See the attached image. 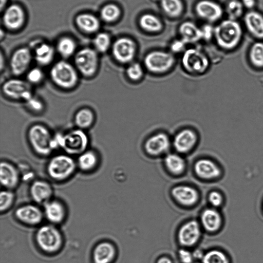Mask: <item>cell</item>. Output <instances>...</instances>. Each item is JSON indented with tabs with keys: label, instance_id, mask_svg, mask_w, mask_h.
I'll list each match as a JSON object with an SVG mask.
<instances>
[{
	"label": "cell",
	"instance_id": "cell-41",
	"mask_svg": "<svg viewBox=\"0 0 263 263\" xmlns=\"http://www.w3.org/2000/svg\"><path fill=\"white\" fill-rule=\"evenodd\" d=\"M44 73L39 67L29 69L26 73V80L31 85L41 84L44 79Z\"/></svg>",
	"mask_w": 263,
	"mask_h": 263
},
{
	"label": "cell",
	"instance_id": "cell-38",
	"mask_svg": "<svg viewBox=\"0 0 263 263\" xmlns=\"http://www.w3.org/2000/svg\"><path fill=\"white\" fill-rule=\"evenodd\" d=\"M244 7L240 0H230L226 6V12L228 18L236 20L241 17Z\"/></svg>",
	"mask_w": 263,
	"mask_h": 263
},
{
	"label": "cell",
	"instance_id": "cell-39",
	"mask_svg": "<svg viewBox=\"0 0 263 263\" xmlns=\"http://www.w3.org/2000/svg\"><path fill=\"white\" fill-rule=\"evenodd\" d=\"M121 11L119 7L114 4H108L104 6L100 11L101 18L106 22H112L120 16Z\"/></svg>",
	"mask_w": 263,
	"mask_h": 263
},
{
	"label": "cell",
	"instance_id": "cell-7",
	"mask_svg": "<svg viewBox=\"0 0 263 263\" xmlns=\"http://www.w3.org/2000/svg\"><path fill=\"white\" fill-rule=\"evenodd\" d=\"M77 165L71 156L67 154L53 156L47 165V172L52 179L62 181L65 180L74 172Z\"/></svg>",
	"mask_w": 263,
	"mask_h": 263
},
{
	"label": "cell",
	"instance_id": "cell-1",
	"mask_svg": "<svg viewBox=\"0 0 263 263\" xmlns=\"http://www.w3.org/2000/svg\"><path fill=\"white\" fill-rule=\"evenodd\" d=\"M27 138L32 150L40 156H48L59 148L54 135L43 124L31 125L28 129Z\"/></svg>",
	"mask_w": 263,
	"mask_h": 263
},
{
	"label": "cell",
	"instance_id": "cell-40",
	"mask_svg": "<svg viewBox=\"0 0 263 263\" xmlns=\"http://www.w3.org/2000/svg\"><path fill=\"white\" fill-rule=\"evenodd\" d=\"M95 50L100 53L106 52L111 45L110 37L105 32H100L96 35L93 40Z\"/></svg>",
	"mask_w": 263,
	"mask_h": 263
},
{
	"label": "cell",
	"instance_id": "cell-37",
	"mask_svg": "<svg viewBox=\"0 0 263 263\" xmlns=\"http://www.w3.org/2000/svg\"><path fill=\"white\" fill-rule=\"evenodd\" d=\"M202 263H230L229 257L221 250L214 249L207 252L202 258Z\"/></svg>",
	"mask_w": 263,
	"mask_h": 263
},
{
	"label": "cell",
	"instance_id": "cell-48",
	"mask_svg": "<svg viewBox=\"0 0 263 263\" xmlns=\"http://www.w3.org/2000/svg\"><path fill=\"white\" fill-rule=\"evenodd\" d=\"M203 38L205 40H210L214 34V28L208 25L204 26L202 29Z\"/></svg>",
	"mask_w": 263,
	"mask_h": 263
},
{
	"label": "cell",
	"instance_id": "cell-16",
	"mask_svg": "<svg viewBox=\"0 0 263 263\" xmlns=\"http://www.w3.org/2000/svg\"><path fill=\"white\" fill-rule=\"evenodd\" d=\"M243 22L248 32L259 41L263 40V14L260 12L251 10L243 16Z\"/></svg>",
	"mask_w": 263,
	"mask_h": 263
},
{
	"label": "cell",
	"instance_id": "cell-45",
	"mask_svg": "<svg viewBox=\"0 0 263 263\" xmlns=\"http://www.w3.org/2000/svg\"><path fill=\"white\" fill-rule=\"evenodd\" d=\"M208 200L212 207L216 209L221 206L224 203L222 194L217 191H211L209 195Z\"/></svg>",
	"mask_w": 263,
	"mask_h": 263
},
{
	"label": "cell",
	"instance_id": "cell-23",
	"mask_svg": "<svg viewBox=\"0 0 263 263\" xmlns=\"http://www.w3.org/2000/svg\"><path fill=\"white\" fill-rule=\"evenodd\" d=\"M30 194L36 203L44 204L51 199L53 190L51 185L44 180H36L30 187Z\"/></svg>",
	"mask_w": 263,
	"mask_h": 263
},
{
	"label": "cell",
	"instance_id": "cell-11",
	"mask_svg": "<svg viewBox=\"0 0 263 263\" xmlns=\"http://www.w3.org/2000/svg\"><path fill=\"white\" fill-rule=\"evenodd\" d=\"M115 60L121 64H127L133 61L136 53V45L134 41L124 37L117 39L111 47Z\"/></svg>",
	"mask_w": 263,
	"mask_h": 263
},
{
	"label": "cell",
	"instance_id": "cell-54",
	"mask_svg": "<svg viewBox=\"0 0 263 263\" xmlns=\"http://www.w3.org/2000/svg\"><path fill=\"white\" fill-rule=\"evenodd\" d=\"M154 1H160V0H154Z\"/></svg>",
	"mask_w": 263,
	"mask_h": 263
},
{
	"label": "cell",
	"instance_id": "cell-14",
	"mask_svg": "<svg viewBox=\"0 0 263 263\" xmlns=\"http://www.w3.org/2000/svg\"><path fill=\"white\" fill-rule=\"evenodd\" d=\"M14 215L21 222L28 226H36L40 223L44 217L43 211L33 204H25L17 208Z\"/></svg>",
	"mask_w": 263,
	"mask_h": 263
},
{
	"label": "cell",
	"instance_id": "cell-6",
	"mask_svg": "<svg viewBox=\"0 0 263 263\" xmlns=\"http://www.w3.org/2000/svg\"><path fill=\"white\" fill-rule=\"evenodd\" d=\"M73 65L80 76L87 79L94 77L99 67L97 51L88 47L79 50L74 55Z\"/></svg>",
	"mask_w": 263,
	"mask_h": 263
},
{
	"label": "cell",
	"instance_id": "cell-30",
	"mask_svg": "<svg viewBox=\"0 0 263 263\" xmlns=\"http://www.w3.org/2000/svg\"><path fill=\"white\" fill-rule=\"evenodd\" d=\"M75 21L77 26L81 30L88 33L97 32L100 26L99 19L90 13L79 14L76 16Z\"/></svg>",
	"mask_w": 263,
	"mask_h": 263
},
{
	"label": "cell",
	"instance_id": "cell-27",
	"mask_svg": "<svg viewBox=\"0 0 263 263\" xmlns=\"http://www.w3.org/2000/svg\"><path fill=\"white\" fill-rule=\"evenodd\" d=\"M96 120L94 111L90 108L84 107L78 109L73 117L76 128L85 130L92 127Z\"/></svg>",
	"mask_w": 263,
	"mask_h": 263
},
{
	"label": "cell",
	"instance_id": "cell-52",
	"mask_svg": "<svg viewBox=\"0 0 263 263\" xmlns=\"http://www.w3.org/2000/svg\"><path fill=\"white\" fill-rule=\"evenodd\" d=\"M0 68H1V72H2L3 71V69L5 68V61H4V56L3 55V53L1 52V64H0Z\"/></svg>",
	"mask_w": 263,
	"mask_h": 263
},
{
	"label": "cell",
	"instance_id": "cell-42",
	"mask_svg": "<svg viewBox=\"0 0 263 263\" xmlns=\"http://www.w3.org/2000/svg\"><path fill=\"white\" fill-rule=\"evenodd\" d=\"M14 194L11 190L6 189L0 194V210L1 212L7 211L13 204Z\"/></svg>",
	"mask_w": 263,
	"mask_h": 263
},
{
	"label": "cell",
	"instance_id": "cell-17",
	"mask_svg": "<svg viewBox=\"0 0 263 263\" xmlns=\"http://www.w3.org/2000/svg\"><path fill=\"white\" fill-rule=\"evenodd\" d=\"M170 147L168 136L163 133H159L149 137L145 142L144 148L147 154L158 156L166 152Z\"/></svg>",
	"mask_w": 263,
	"mask_h": 263
},
{
	"label": "cell",
	"instance_id": "cell-32",
	"mask_svg": "<svg viewBox=\"0 0 263 263\" xmlns=\"http://www.w3.org/2000/svg\"><path fill=\"white\" fill-rule=\"evenodd\" d=\"M164 163L167 170L176 175L182 173L186 166L184 159L176 154H168L164 159Z\"/></svg>",
	"mask_w": 263,
	"mask_h": 263
},
{
	"label": "cell",
	"instance_id": "cell-18",
	"mask_svg": "<svg viewBox=\"0 0 263 263\" xmlns=\"http://www.w3.org/2000/svg\"><path fill=\"white\" fill-rule=\"evenodd\" d=\"M197 142V136L193 130L189 128L179 132L173 140V146L180 153H187L192 150Z\"/></svg>",
	"mask_w": 263,
	"mask_h": 263
},
{
	"label": "cell",
	"instance_id": "cell-31",
	"mask_svg": "<svg viewBox=\"0 0 263 263\" xmlns=\"http://www.w3.org/2000/svg\"><path fill=\"white\" fill-rule=\"evenodd\" d=\"M99 162L98 154L94 151L87 149L79 155L77 165L82 171L89 172L93 170Z\"/></svg>",
	"mask_w": 263,
	"mask_h": 263
},
{
	"label": "cell",
	"instance_id": "cell-5",
	"mask_svg": "<svg viewBox=\"0 0 263 263\" xmlns=\"http://www.w3.org/2000/svg\"><path fill=\"white\" fill-rule=\"evenodd\" d=\"M35 240L42 251L49 254L59 251L63 244L61 232L52 224L40 227L35 233Z\"/></svg>",
	"mask_w": 263,
	"mask_h": 263
},
{
	"label": "cell",
	"instance_id": "cell-51",
	"mask_svg": "<svg viewBox=\"0 0 263 263\" xmlns=\"http://www.w3.org/2000/svg\"><path fill=\"white\" fill-rule=\"evenodd\" d=\"M157 263H172V262L170 258L166 257H162L158 259Z\"/></svg>",
	"mask_w": 263,
	"mask_h": 263
},
{
	"label": "cell",
	"instance_id": "cell-53",
	"mask_svg": "<svg viewBox=\"0 0 263 263\" xmlns=\"http://www.w3.org/2000/svg\"><path fill=\"white\" fill-rule=\"evenodd\" d=\"M8 0H1L0 1V8L2 10L6 6Z\"/></svg>",
	"mask_w": 263,
	"mask_h": 263
},
{
	"label": "cell",
	"instance_id": "cell-9",
	"mask_svg": "<svg viewBox=\"0 0 263 263\" xmlns=\"http://www.w3.org/2000/svg\"><path fill=\"white\" fill-rule=\"evenodd\" d=\"M175 63L174 56L169 52L156 50L148 53L144 58L145 68L154 73H163L170 70Z\"/></svg>",
	"mask_w": 263,
	"mask_h": 263
},
{
	"label": "cell",
	"instance_id": "cell-21",
	"mask_svg": "<svg viewBox=\"0 0 263 263\" xmlns=\"http://www.w3.org/2000/svg\"><path fill=\"white\" fill-rule=\"evenodd\" d=\"M20 179L19 172L11 163L2 161L0 164V180L1 185L6 189L15 187Z\"/></svg>",
	"mask_w": 263,
	"mask_h": 263
},
{
	"label": "cell",
	"instance_id": "cell-13",
	"mask_svg": "<svg viewBox=\"0 0 263 263\" xmlns=\"http://www.w3.org/2000/svg\"><path fill=\"white\" fill-rule=\"evenodd\" d=\"M195 11L200 18L210 23L219 21L223 13L222 7L211 0L199 1L195 6Z\"/></svg>",
	"mask_w": 263,
	"mask_h": 263
},
{
	"label": "cell",
	"instance_id": "cell-50",
	"mask_svg": "<svg viewBox=\"0 0 263 263\" xmlns=\"http://www.w3.org/2000/svg\"><path fill=\"white\" fill-rule=\"evenodd\" d=\"M193 256L194 258H197V259H201L202 258L203 256V254L201 253V252L199 250L195 251L193 253Z\"/></svg>",
	"mask_w": 263,
	"mask_h": 263
},
{
	"label": "cell",
	"instance_id": "cell-22",
	"mask_svg": "<svg viewBox=\"0 0 263 263\" xmlns=\"http://www.w3.org/2000/svg\"><path fill=\"white\" fill-rule=\"evenodd\" d=\"M44 217L52 224H59L65 219L66 209L63 204L57 200L51 199L44 204Z\"/></svg>",
	"mask_w": 263,
	"mask_h": 263
},
{
	"label": "cell",
	"instance_id": "cell-46",
	"mask_svg": "<svg viewBox=\"0 0 263 263\" xmlns=\"http://www.w3.org/2000/svg\"><path fill=\"white\" fill-rule=\"evenodd\" d=\"M180 260L182 263H192L194 259L193 253L185 249H180L178 251Z\"/></svg>",
	"mask_w": 263,
	"mask_h": 263
},
{
	"label": "cell",
	"instance_id": "cell-25",
	"mask_svg": "<svg viewBox=\"0 0 263 263\" xmlns=\"http://www.w3.org/2000/svg\"><path fill=\"white\" fill-rule=\"evenodd\" d=\"M172 195L178 202L185 206L194 204L199 197L197 191L187 185H179L174 187L172 190Z\"/></svg>",
	"mask_w": 263,
	"mask_h": 263
},
{
	"label": "cell",
	"instance_id": "cell-49",
	"mask_svg": "<svg viewBox=\"0 0 263 263\" xmlns=\"http://www.w3.org/2000/svg\"><path fill=\"white\" fill-rule=\"evenodd\" d=\"M244 8L249 10H253L256 5V0H240Z\"/></svg>",
	"mask_w": 263,
	"mask_h": 263
},
{
	"label": "cell",
	"instance_id": "cell-43",
	"mask_svg": "<svg viewBox=\"0 0 263 263\" xmlns=\"http://www.w3.org/2000/svg\"><path fill=\"white\" fill-rule=\"evenodd\" d=\"M24 103L26 107L34 114H41L45 109V105L42 100L34 95Z\"/></svg>",
	"mask_w": 263,
	"mask_h": 263
},
{
	"label": "cell",
	"instance_id": "cell-26",
	"mask_svg": "<svg viewBox=\"0 0 263 263\" xmlns=\"http://www.w3.org/2000/svg\"><path fill=\"white\" fill-rule=\"evenodd\" d=\"M116 254L114 245L107 241H102L97 244L92 252L94 263H110Z\"/></svg>",
	"mask_w": 263,
	"mask_h": 263
},
{
	"label": "cell",
	"instance_id": "cell-33",
	"mask_svg": "<svg viewBox=\"0 0 263 263\" xmlns=\"http://www.w3.org/2000/svg\"><path fill=\"white\" fill-rule=\"evenodd\" d=\"M76 44L70 37L64 36L60 38L57 44V50L61 57L67 59L75 54Z\"/></svg>",
	"mask_w": 263,
	"mask_h": 263
},
{
	"label": "cell",
	"instance_id": "cell-34",
	"mask_svg": "<svg viewBox=\"0 0 263 263\" xmlns=\"http://www.w3.org/2000/svg\"><path fill=\"white\" fill-rule=\"evenodd\" d=\"M249 59L254 67L263 68V42L258 41L254 42L249 51Z\"/></svg>",
	"mask_w": 263,
	"mask_h": 263
},
{
	"label": "cell",
	"instance_id": "cell-8",
	"mask_svg": "<svg viewBox=\"0 0 263 263\" xmlns=\"http://www.w3.org/2000/svg\"><path fill=\"white\" fill-rule=\"evenodd\" d=\"M1 90L6 98L24 102L34 95L32 85L26 80L17 77L5 81L2 85Z\"/></svg>",
	"mask_w": 263,
	"mask_h": 263
},
{
	"label": "cell",
	"instance_id": "cell-10",
	"mask_svg": "<svg viewBox=\"0 0 263 263\" xmlns=\"http://www.w3.org/2000/svg\"><path fill=\"white\" fill-rule=\"evenodd\" d=\"M182 64L189 72L200 74L207 70L210 62L207 56L201 51L196 48H190L184 51Z\"/></svg>",
	"mask_w": 263,
	"mask_h": 263
},
{
	"label": "cell",
	"instance_id": "cell-47",
	"mask_svg": "<svg viewBox=\"0 0 263 263\" xmlns=\"http://www.w3.org/2000/svg\"><path fill=\"white\" fill-rule=\"evenodd\" d=\"M186 43L182 39L174 41L171 45V50L174 52H179L183 50Z\"/></svg>",
	"mask_w": 263,
	"mask_h": 263
},
{
	"label": "cell",
	"instance_id": "cell-35",
	"mask_svg": "<svg viewBox=\"0 0 263 263\" xmlns=\"http://www.w3.org/2000/svg\"><path fill=\"white\" fill-rule=\"evenodd\" d=\"M139 24L144 30L151 32H158L162 27L160 20L157 16L149 13L144 14L141 16Z\"/></svg>",
	"mask_w": 263,
	"mask_h": 263
},
{
	"label": "cell",
	"instance_id": "cell-2",
	"mask_svg": "<svg viewBox=\"0 0 263 263\" xmlns=\"http://www.w3.org/2000/svg\"><path fill=\"white\" fill-rule=\"evenodd\" d=\"M243 36L241 25L236 20H223L214 28V37L218 46L226 51L233 50L240 43Z\"/></svg>",
	"mask_w": 263,
	"mask_h": 263
},
{
	"label": "cell",
	"instance_id": "cell-24",
	"mask_svg": "<svg viewBox=\"0 0 263 263\" xmlns=\"http://www.w3.org/2000/svg\"><path fill=\"white\" fill-rule=\"evenodd\" d=\"M201 221L204 229L209 232H216L222 227L223 218L220 213L214 208L204 210L201 215Z\"/></svg>",
	"mask_w": 263,
	"mask_h": 263
},
{
	"label": "cell",
	"instance_id": "cell-15",
	"mask_svg": "<svg viewBox=\"0 0 263 263\" xmlns=\"http://www.w3.org/2000/svg\"><path fill=\"white\" fill-rule=\"evenodd\" d=\"M25 18L23 8L17 4H12L5 10L2 21L6 28L16 30L23 25Z\"/></svg>",
	"mask_w": 263,
	"mask_h": 263
},
{
	"label": "cell",
	"instance_id": "cell-28",
	"mask_svg": "<svg viewBox=\"0 0 263 263\" xmlns=\"http://www.w3.org/2000/svg\"><path fill=\"white\" fill-rule=\"evenodd\" d=\"M181 39L186 44L194 43L203 38L202 29L192 22L182 23L179 29Z\"/></svg>",
	"mask_w": 263,
	"mask_h": 263
},
{
	"label": "cell",
	"instance_id": "cell-29",
	"mask_svg": "<svg viewBox=\"0 0 263 263\" xmlns=\"http://www.w3.org/2000/svg\"><path fill=\"white\" fill-rule=\"evenodd\" d=\"M54 55V48L49 44L43 43L36 47L33 57L36 63L40 66L45 67L51 64Z\"/></svg>",
	"mask_w": 263,
	"mask_h": 263
},
{
	"label": "cell",
	"instance_id": "cell-19",
	"mask_svg": "<svg viewBox=\"0 0 263 263\" xmlns=\"http://www.w3.org/2000/svg\"><path fill=\"white\" fill-rule=\"evenodd\" d=\"M201 235L199 223L195 220H190L180 229L178 232V240L183 246H192L199 240Z\"/></svg>",
	"mask_w": 263,
	"mask_h": 263
},
{
	"label": "cell",
	"instance_id": "cell-44",
	"mask_svg": "<svg viewBox=\"0 0 263 263\" xmlns=\"http://www.w3.org/2000/svg\"><path fill=\"white\" fill-rule=\"evenodd\" d=\"M126 73L130 80L137 81L142 79L144 71L142 67L139 63H134L128 66Z\"/></svg>",
	"mask_w": 263,
	"mask_h": 263
},
{
	"label": "cell",
	"instance_id": "cell-4",
	"mask_svg": "<svg viewBox=\"0 0 263 263\" xmlns=\"http://www.w3.org/2000/svg\"><path fill=\"white\" fill-rule=\"evenodd\" d=\"M54 137L59 148L70 156L79 155L87 150L89 143L85 130L78 128L65 134L57 133L54 135Z\"/></svg>",
	"mask_w": 263,
	"mask_h": 263
},
{
	"label": "cell",
	"instance_id": "cell-3",
	"mask_svg": "<svg viewBox=\"0 0 263 263\" xmlns=\"http://www.w3.org/2000/svg\"><path fill=\"white\" fill-rule=\"evenodd\" d=\"M49 77L53 84L64 90L73 89L78 85L80 74L73 64L61 60L51 67Z\"/></svg>",
	"mask_w": 263,
	"mask_h": 263
},
{
	"label": "cell",
	"instance_id": "cell-20",
	"mask_svg": "<svg viewBox=\"0 0 263 263\" xmlns=\"http://www.w3.org/2000/svg\"><path fill=\"white\" fill-rule=\"evenodd\" d=\"M196 174L205 179H215L221 176L222 170L218 165L209 159H201L194 165Z\"/></svg>",
	"mask_w": 263,
	"mask_h": 263
},
{
	"label": "cell",
	"instance_id": "cell-36",
	"mask_svg": "<svg viewBox=\"0 0 263 263\" xmlns=\"http://www.w3.org/2000/svg\"><path fill=\"white\" fill-rule=\"evenodd\" d=\"M164 12L169 16L176 17L181 15L183 9L181 0H160Z\"/></svg>",
	"mask_w": 263,
	"mask_h": 263
},
{
	"label": "cell",
	"instance_id": "cell-12",
	"mask_svg": "<svg viewBox=\"0 0 263 263\" xmlns=\"http://www.w3.org/2000/svg\"><path fill=\"white\" fill-rule=\"evenodd\" d=\"M32 55L27 47L16 49L11 55L9 61V68L11 73L18 77L26 73L29 69Z\"/></svg>",
	"mask_w": 263,
	"mask_h": 263
}]
</instances>
